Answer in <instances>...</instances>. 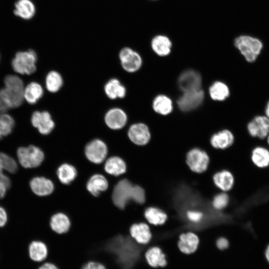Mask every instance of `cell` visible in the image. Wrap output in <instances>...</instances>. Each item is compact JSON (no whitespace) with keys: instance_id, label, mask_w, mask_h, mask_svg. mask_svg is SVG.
<instances>
[{"instance_id":"cell-37","label":"cell","mask_w":269,"mask_h":269,"mask_svg":"<svg viewBox=\"0 0 269 269\" xmlns=\"http://www.w3.org/2000/svg\"><path fill=\"white\" fill-rule=\"evenodd\" d=\"M14 125V120L10 115L0 112V139L11 133Z\"/></svg>"},{"instance_id":"cell-11","label":"cell","mask_w":269,"mask_h":269,"mask_svg":"<svg viewBox=\"0 0 269 269\" xmlns=\"http://www.w3.org/2000/svg\"><path fill=\"white\" fill-rule=\"evenodd\" d=\"M128 137L135 145L143 146L150 140L151 134L148 127L143 123L132 125L128 130Z\"/></svg>"},{"instance_id":"cell-17","label":"cell","mask_w":269,"mask_h":269,"mask_svg":"<svg viewBox=\"0 0 269 269\" xmlns=\"http://www.w3.org/2000/svg\"><path fill=\"white\" fill-rule=\"evenodd\" d=\"M127 116L121 109L114 108L109 110L105 116V122L107 126L113 130L122 129L127 122Z\"/></svg>"},{"instance_id":"cell-4","label":"cell","mask_w":269,"mask_h":269,"mask_svg":"<svg viewBox=\"0 0 269 269\" xmlns=\"http://www.w3.org/2000/svg\"><path fill=\"white\" fill-rule=\"evenodd\" d=\"M16 154L19 163L25 168L39 167L43 163L45 157L43 151L33 145L19 147Z\"/></svg>"},{"instance_id":"cell-26","label":"cell","mask_w":269,"mask_h":269,"mask_svg":"<svg viewBox=\"0 0 269 269\" xmlns=\"http://www.w3.org/2000/svg\"><path fill=\"white\" fill-rule=\"evenodd\" d=\"M250 157L256 167L265 169L269 167V148L262 145L256 146L251 151Z\"/></svg>"},{"instance_id":"cell-14","label":"cell","mask_w":269,"mask_h":269,"mask_svg":"<svg viewBox=\"0 0 269 269\" xmlns=\"http://www.w3.org/2000/svg\"><path fill=\"white\" fill-rule=\"evenodd\" d=\"M29 185L33 193L40 197L50 195L55 189L53 181L44 176L33 177L30 180Z\"/></svg>"},{"instance_id":"cell-43","label":"cell","mask_w":269,"mask_h":269,"mask_svg":"<svg viewBox=\"0 0 269 269\" xmlns=\"http://www.w3.org/2000/svg\"><path fill=\"white\" fill-rule=\"evenodd\" d=\"M7 189L6 186L2 183L0 182V199L4 197Z\"/></svg>"},{"instance_id":"cell-42","label":"cell","mask_w":269,"mask_h":269,"mask_svg":"<svg viewBox=\"0 0 269 269\" xmlns=\"http://www.w3.org/2000/svg\"><path fill=\"white\" fill-rule=\"evenodd\" d=\"M38 269H59L56 265L54 264L48 262H45L42 264L38 268Z\"/></svg>"},{"instance_id":"cell-5","label":"cell","mask_w":269,"mask_h":269,"mask_svg":"<svg viewBox=\"0 0 269 269\" xmlns=\"http://www.w3.org/2000/svg\"><path fill=\"white\" fill-rule=\"evenodd\" d=\"M37 55L35 51L29 49L17 52L11 62L13 69L21 74L30 75L36 70Z\"/></svg>"},{"instance_id":"cell-41","label":"cell","mask_w":269,"mask_h":269,"mask_svg":"<svg viewBox=\"0 0 269 269\" xmlns=\"http://www.w3.org/2000/svg\"><path fill=\"white\" fill-rule=\"evenodd\" d=\"M7 221V214L5 209L0 206V227H3Z\"/></svg>"},{"instance_id":"cell-45","label":"cell","mask_w":269,"mask_h":269,"mask_svg":"<svg viewBox=\"0 0 269 269\" xmlns=\"http://www.w3.org/2000/svg\"><path fill=\"white\" fill-rule=\"evenodd\" d=\"M265 257L267 261L269 263V245H268L265 250Z\"/></svg>"},{"instance_id":"cell-19","label":"cell","mask_w":269,"mask_h":269,"mask_svg":"<svg viewBox=\"0 0 269 269\" xmlns=\"http://www.w3.org/2000/svg\"><path fill=\"white\" fill-rule=\"evenodd\" d=\"M86 187L91 195L94 197H98L108 189V180L102 174H94L87 180Z\"/></svg>"},{"instance_id":"cell-6","label":"cell","mask_w":269,"mask_h":269,"mask_svg":"<svg viewBox=\"0 0 269 269\" xmlns=\"http://www.w3.org/2000/svg\"><path fill=\"white\" fill-rule=\"evenodd\" d=\"M185 162L190 170L200 174L207 170L210 163V157L208 153L203 149L194 147L187 152Z\"/></svg>"},{"instance_id":"cell-36","label":"cell","mask_w":269,"mask_h":269,"mask_svg":"<svg viewBox=\"0 0 269 269\" xmlns=\"http://www.w3.org/2000/svg\"><path fill=\"white\" fill-rule=\"evenodd\" d=\"M183 217L191 225H199L203 221L205 212L199 209L190 208L186 210L183 213Z\"/></svg>"},{"instance_id":"cell-39","label":"cell","mask_w":269,"mask_h":269,"mask_svg":"<svg viewBox=\"0 0 269 269\" xmlns=\"http://www.w3.org/2000/svg\"><path fill=\"white\" fill-rule=\"evenodd\" d=\"M81 269H106L105 266L96 261H89L84 264Z\"/></svg>"},{"instance_id":"cell-40","label":"cell","mask_w":269,"mask_h":269,"mask_svg":"<svg viewBox=\"0 0 269 269\" xmlns=\"http://www.w3.org/2000/svg\"><path fill=\"white\" fill-rule=\"evenodd\" d=\"M229 243L228 240L224 237H220L216 241V246L217 248L223 250L226 249L229 247Z\"/></svg>"},{"instance_id":"cell-10","label":"cell","mask_w":269,"mask_h":269,"mask_svg":"<svg viewBox=\"0 0 269 269\" xmlns=\"http://www.w3.org/2000/svg\"><path fill=\"white\" fill-rule=\"evenodd\" d=\"M204 92L200 89L184 92L177 100L179 109L184 112H188L197 108L203 102Z\"/></svg>"},{"instance_id":"cell-47","label":"cell","mask_w":269,"mask_h":269,"mask_svg":"<svg viewBox=\"0 0 269 269\" xmlns=\"http://www.w3.org/2000/svg\"></svg>"},{"instance_id":"cell-7","label":"cell","mask_w":269,"mask_h":269,"mask_svg":"<svg viewBox=\"0 0 269 269\" xmlns=\"http://www.w3.org/2000/svg\"><path fill=\"white\" fill-rule=\"evenodd\" d=\"M84 152L85 157L90 162L100 164L108 157V147L103 139L96 138L85 144Z\"/></svg>"},{"instance_id":"cell-18","label":"cell","mask_w":269,"mask_h":269,"mask_svg":"<svg viewBox=\"0 0 269 269\" xmlns=\"http://www.w3.org/2000/svg\"><path fill=\"white\" fill-rule=\"evenodd\" d=\"M104 169L107 174L118 177L126 172L127 164L121 157L112 155L108 157L104 162Z\"/></svg>"},{"instance_id":"cell-23","label":"cell","mask_w":269,"mask_h":269,"mask_svg":"<svg viewBox=\"0 0 269 269\" xmlns=\"http://www.w3.org/2000/svg\"><path fill=\"white\" fill-rule=\"evenodd\" d=\"M49 224L54 232L63 234L69 230L71 223L67 214L62 212H57L50 217Z\"/></svg>"},{"instance_id":"cell-38","label":"cell","mask_w":269,"mask_h":269,"mask_svg":"<svg viewBox=\"0 0 269 269\" xmlns=\"http://www.w3.org/2000/svg\"><path fill=\"white\" fill-rule=\"evenodd\" d=\"M18 165L16 161L6 154L0 152V174L6 171L10 173L16 172Z\"/></svg>"},{"instance_id":"cell-13","label":"cell","mask_w":269,"mask_h":269,"mask_svg":"<svg viewBox=\"0 0 269 269\" xmlns=\"http://www.w3.org/2000/svg\"><path fill=\"white\" fill-rule=\"evenodd\" d=\"M129 233L131 237L140 245L148 244L152 238L150 225L146 222L133 224L130 228Z\"/></svg>"},{"instance_id":"cell-33","label":"cell","mask_w":269,"mask_h":269,"mask_svg":"<svg viewBox=\"0 0 269 269\" xmlns=\"http://www.w3.org/2000/svg\"><path fill=\"white\" fill-rule=\"evenodd\" d=\"M211 98L215 101H223L230 95V90L226 84L220 82H214L209 88Z\"/></svg>"},{"instance_id":"cell-22","label":"cell","mask_w":269,"mask_h":269,"mask_svg":"<svg viewBox=\"0 0 269 269\" xmlns=\"http://www.w3.org/2000/svg\"><path fill=\"white\" fill-rule=\"evenodd\" d=\"M210 141L213 148L225 150L230 147L234 144L235 136L230 131L224 130L213 134Z\"/></svg>"},{"instance_id":"cell-15","label":"cell","mask_w":269,"mask_h":269,"mask_svg":"<svg viewBox=\"0 0 269 269\" xmlns=\"http://www.w3.org/2000/svg\"><path fill=\"white\" fill-rule=\"evenodd\" d=\"M201 82V77L198 72L193 70H188L180 75L178 85L184 92L200 89Z\"/></svg>"},{"instance_id":"cell-1","label":"cell","mask_w":269,"mask_h":269,"mask_svg":"<svg viewBox=\"0 0 269 269\" xmlns=\"http://www.w3.org/2000/svg\"><path fill=\"white\" fill-rule=\"evenodd\" d=\"M120 179L114 185L112 192L114 204L123 210L131 201L144 205L145 202V192L140 185L134 184L128 179L120 176Z\"/></svg>"},{"instance_id":"cell-24","label":"cell","mask_w":269,"mask_h":269,"mask_svg":"<svg viewBox=\"0 0 269 269\" xmlns=\"http://www.w3.org/2000/svg\"><path fill=\"white\" fill-rule=\"evenodd\" d=\"M143 215L146 222L150 226L163 225L168 219V215L164 210L153 206L145 208Z\"/></svg>"},{"instance_id":"cell-34","label":"cell","mask_w":269,"mask_h":269,"mask_svg":"<svg viewBox=\"0 0 269 269\" xmlns=\"http://www.w3.org/2000/svg\"><path fill=\"white\" fill-rule=\"evenodd\" d=\"M230 197L228 192L220 191L214 195L211 201V206L216 211H222L228 207Z\"/></svg>"},{"instance_id":"cell-35","label":"cell","mask_w":269,"mask_h":269,"mask_svg":"<svg viewBox=\"0 0 269 269\" xmlns=\"http://www.w3.org/2000/svg\"><path fill=\"white\" fill-rule=\"evenodd\" d=\"M45 84L48 91L55 93L59 91L62 87L63 79L58 72L52 71L49 72L46 76Z\"/></svg>"},{"instance_id":"cell-44","label":"cell","mask_w":269,"mask_h":269,"mask_svg":"<svg viewBox=\"0 0 269 269\" xmlns=\"http://www.w3.org/2000/svg\"><path fill=\"white\" fill-rule=\"evenodd\" d=\"M265 115L269 118V100L267 102L265 106Z\"/></svg>"},{"instance_id":"cell-32","label":"cell","mask_w":269,"mask_h":269,"mask_svg":"<svg viewBox=\"0 0 269 269\" xmlns=\"http://www.w3.org/2000/svg\"><path fill=\"white\" fill-rule=\"evenodd\" d=\"M43 94L42 87L36 82H31L24 88V98L29 104H33L36 103Z\"/></svg>"},{"instance_id":"cell-27","label":"cell","mask_w":269,"mask_h":269,"mask_svg":"<svg viewBox=\"0 0 269 269\" xmlns=\"http://www.w3.org/2000/svg\"><path fill=\"white\" fill-rule=\"evenodd\" d=\"M56 174L61 183L64 185H69L76 178L77 170L73 165L64 162L57 167Z\"/></svg>"},{"instance_id":"cell-21","label":"cell","mask_w":269,"mask_h":269,"mask_svg":"<svg viewBox=\"0 0 269 269\" xmlns=\"http://www.w3.org/2000/svg\"><path fill=\"white\" fill-rule=\"evenodd\" d=\"M199 243V239L198 236L194 232L190 231L180 235L178 247L182 253L189 254L197 250Z\"/></svg>"},{"instance_id":"cell-20","label":"cell","mask_w":269,"mask_h":269,"mask_svg":"<svg viewBox=\"0 0 269 269\" xmlns=\"http://www.w3.org/2000/svg\"><path fill=\"white\" fill-rule=\"evenodd\" d=\"M36 11V5L32 0H17L14 4L13 13L21 19H31Z\"/></svg>"},{"instance_id":"cell-29","label":"cell","mask_w":269,"mask_h":269,"mask_svg":"<svg viewBox=\"0 0 269 269\" xmlns=\"http://www.w3.org/2000/svg\"><path fill=\"white\" fill-rule=\"evenodd\" d=\"M29 254L31 259L35 262L44 261L48 254L47 246L44 242L34 241L29 245Z\"/></svg>"},{"instance_id":"cell-30","label":"cell","mask_w":269,"mask_h":269,"mask_svg":"<svg viewBox=\"0 0 269 269\" xmlns=\"http://www.w3.org/2000/svg\"><path fill=\"white\" fill-rule=\"evenodd\" d=\"M104 90L106 95L113 100L118 98H123L126 94L125 87L116 78L110 80L106 84Z\"/></svg>"},{"instance_id":"cell-16","label":"cell","mask_w":269,"mask_h":269,"mask_svg":"<svg viewBox=\"0 0 269 269\" xmlns=\"http://www.w3.org/2000/svg\"><path fill=\"white\" fill-rule=\"evenodd\" d=\"M212 180L217 188L225 192H228L233 189L235 184L234 174L228 169L216 172L212 176Z\"/></svg>"},{"instance_id":"cell-25","label":"cell","mask_w":269,"mask_h":269,"mask_svg":"<svg viewBox=\"0 0 269 269\" xmlns=\"http://www.w3.org/2000/svg\"><path fill=\"white\" fill-rule=\"evenodd\" d=\"M150 45L153 52L157 55L165 56L171 52L172 44L167 36L157 34L152 38Z\"/></svg>"},{"instance_id":"cell-2","label":"cell","mask_w":269,"mask_h":269,"mask_svg":"<svg viewBox=\"0 0 269 269\" xmlns=\"http://www.w3.org/2000/svg\"><path fill=\"white\" fill-rule=\"evenodd\" d=\"M4 82V87L0 89V92L9 109L19 107L24 99L22 80L17 76L10 75L5 77Z\"/></svg>"},{"instance_id":"cell-9","label":"cell","mask_w":269,"mask_h":269,"mask_svg":"<svg viewBox=\"0 0 269 269\" xmlns=\"http://www.w3.org/2000/svg\"><path fill=\"white\" fill-rule=\"evenodd\" d=\"M119 56L122 67L128 72L137 71L142 65V58L139 54L129 47L121 49Z\"/></svg>"},{"instance_id":"cell-8","label":"cell","mask_w":269,"mask_h":269,"mask_svg":"<svg viewBox=\"0 0 269 269\" xmlns=\"http://www.w3.org/2000/svg\"><path fill=\"white\" fill-rule=\"evenodd\" d=\"M247 129L251 137L266 139L269 134V118L265 115L255 116L248 123Z\"/></svg>"},{"instance_id":"cell-31","label":"cell","mask_w":269,"mask_h":269,"mask_svg":"<svg viewBox=\"0 0 269 269\" xmlns=\"http://www.w3.org/2000/svg\"><path fill=\"white\" fill-rule=\"evenodd\" d=\"M152 107L155 112L162 115H167L172 111V102L167 96L159 95L154 98Z\"/></svg>"},{"instance_id":"cell-28","label":"cell","mask_w":269,"mask_h":269,"mask_svg":"<svg viewBox=\"0 0 269 269\" xmlns=\"http://www.w3.org/2000/svg\"><path fill=\"white\" fill-rule=\"evenodd\" d=\"M146 263L151 267H163L167 264L164 254L158 247H151L147 249L144 254Z\"/></svg>"},{"instance_id":"cell-46","label":"cell","mask_w":269,"mask_h":269,"mask_svg":"<svg viewBox=\"0 0 269 269\" xmlns=\"http://www.w3.org/2000/svg\"><path fill=\"white\" fill-rule=\"evenodd\" d=\"M266 139L267 143V144L268 145V147L269 148V134H268V136H267Z\"/></svg>"},{"instance_id":"cell-3","label":"cell","mask_w":269,"mask_h":269,"mask_svg":"<svg viewBox=\"0 0 269 269\" xmlns=\"http://www.w3.org/2000/svg\"><path fill=\"white\" fill-rule=\"evenodd\" d=\"M234 44L245 60L249 63L255 62L264 47V44L260 38L245 34L237 36L234 39Z\"/></svg>"},{"instance_id":"cell-12","label":"cell","mask_w":269,"mask_h":269,"mask_svg":"<svg viewBox=\"0 0 269 269\" xmlns=\"http://www.w3.org/2000/svg\"><path fill=\"white\" fill-rule=\"evenodd\" d=\"M31 121L32 125L43 135L50 134L55 127L50 114L47 111L34 112L32 115Z\"/></svg>"}]
</instances>
